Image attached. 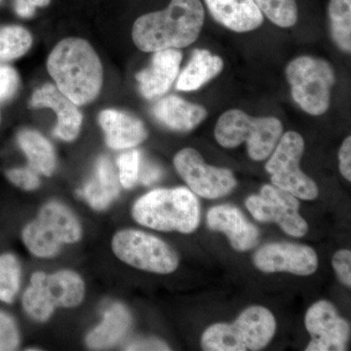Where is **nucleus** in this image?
I'll return each mask as SVG.
<instances>
[{"label": "nucleus", "mask_w": 351, "mask_h": 351, "mask_svg": "<svg viewBox=\"0 0 351 351\" xmlns=\"http://www.w3.org/2000/svg\"><path fill=\"white\" fill-rule=\"evenodd\" d=\"M204 20V7L200 0H172L164 10L138 18L132 38L144 52L180 49L195 43Z\"/></svg>", "instance_id": "nucleus-1"}, {"label": "nucleus", "mask_w": 351, "mask_h": 351, "mask_svg": "<svg viewBox=\"0 0 351 351\" xmlns=\"http://www.w3.org/2000/svg\"><path fill=\"white\" fill-rule=\"evenodd\" d=\"M47 69L58 89L76 106L91 103L103 85V68L93 47L82 38L60 41L48 57Z\"/></svg>", "instance_id": "nucleus-2"}, {"label": "nucleus", "mask_w": 351, "mask_h": 351, "mask_svg": "<svg viewBox=\"0 0 351 351\" xmlns=\"http://www.w3.org/2000/svg\"><path fill=\"white\" fill-rule=\"evenodd\" d=\"M140 225L160 232L191 233L200 223V206L189 189H159L138 198L132 209Z\"/></svg>", "instance_id": "nucleus-3"}, {"label": "nucleus", "mask_w": 351, "mask_h": 351, "mask_svg": "<svg viewBox=\"0 0 351 351\" xmlns=\"http://www.w3.org/2000/svg\"><path fill=\"white\" fill-rule=\"evenodd\" d=\"M276 331L274 314L265 307L245 309L232 324L217 323L203 332L201 346L207 351H257L269 345Z\"/></svg>", "instance_id": "nucleus-4"}, {"label": "nucleus", "mask_w": 351, "mask_h": 351, "mask_svg": "<svg viewBox=\"0 0 351 351\" xmlns=\"http://www.w3.org/2000/svg\"><path fill=\"white\" fill-rule=\"evenodd\" d=\"M282 133V123L276 117H252L240 110L223 113L215 127L219 145L233 149L247 143L249 156L255 161L272 154Z\"/></svg>", "instance_id": "nucleus-5"}, {"label": "nucleus", "mask_w": 351, "mask_h": 351, "mask_svg": "<svg viewBox=\"0 0 351 351\" xmlns=\"http://www.w3.org/2000/svg\"><path fill=\"white\" fill-rule=\"evenodd\" d=\"M84 297L85 284L75 271L60 270L53 274L36 271L23 295L22 304L32 319L46 322L57 307L78 306Z\"/></svg>", "instance_id": "nucleus-6"}, {"label": "nucleus", "mask_w": 351, "mask_h": 351, "mask_svg": "<svg viewBox=\"0 0 351 351\" xmlns=\"http://www.w3.org/2000/svg\"><path fill=\"white\" fill-rule=\"evenodd\" d=\"M82 237V228L75 214L62 203L51 201L38 218L25 226L23 242L38 258L55 257L64 244H75Z\"/></svg>", "instance_id": "nucleus-7"}, {"label": "nucleus", "mask_w": 351, "mask_h": 351, "mask_svg": "<svg viewBox=\"0 0 351 351\" xmlns=\"http://www.w3.org/2000/svg\"><path fill=\"white\" fill-rule=\"evenodd\" d=\"M291 94L298 105L311 115L327 112L334 85V69L325 60L302 56L293 60L286 68Z\"/></svg>", "instance_id": "nucleus-8"}, {"label": "nucleus", "mask_w": 351, "mask_h": 351, "mask_svg": "<svg viewBox=\"0 0 351 351\" xmlns=\"http://www.w3.org/2000/svg\"><path fill=\"white\" fill-rule=\"evenodd\" d=\"M304 151V141L297 132L281 136L274 152L265 165L274 186L302 200L315 199L319 193L316 182L304 174L300 162Z\"/></svg>", "instance_id": "nucleus-9"}, {"label": "nucleus", "mask_w": 351, "mask_h": 351, "mask_svg": "<svg viewBox=\"0 0 351 351\" xmlns=\"http://www.w3.org/2000/svg\"><path fill=\"white\" fill-rule=\"evenodd\" d=\"M113 253L122 262L158 274H170L179 267V257L169 245L149 233L124 230L113 237Z\"/></svg>", "instance_id": "nucleus-10"}, {"label": "nucleus", "mask_w": 351, "mask_h": 351, "mask_svg": "<svg viewBox=\"0 0 351 351\" xmlns=\"http://www.w3.org/2000/svg\"><path fill=\"white\" fill-rule=\"evenodd\" d=\"M245 205L254 219L276 223L290 237H302L308 232V225L299 212V198L274 184H265L260 195L249 196Z\"/></svg>", "instance_id": "nucleus-11"}, {"label": "nucleus", "mask_w": 351, "mask_h": 351, "mask_svg": "<svg viewBox=\"0 0 351 351\" xmlns=\"http://www.w3.org/2000/svg\"><path fill=\"white\" fill-rule=\"evenodd\" d=\"M174 166L189 189L201 197L208 199L223 197L237 186L232 171L205 163L199 152L191 147L176 154Z\"/></svg>", "instance_id": "nucleus-12"}, {"label": "nucleus", "mask_w": 351, "mask_h": 351, "mask_svg": "<svg viewBox=\"0 0 351 351\" xmlns=\"http://www.w3.org/2000/svg\"><path fill=\"white\" fill-rule=\"evenodd\" d=\"M304 324L311 341L306 351H343L350 338V323L331 302L319 301L307 309Z\"/></svg>", "instance_id": "nucleus-13"}, {"label": "nucleus", "mask_w": 351, "mask_h": 351, "mask_svg": "<svg viewBox=\"0 0 351 351\" xmlns=\"http://www.w3.org/2000/svg\"><path fill=\"white\" fill-rule=\"evenodd\" d=\"M254 265L261 271L290 272L300 276H308L318 269L316 252L306 245L276 242L261 247L253 258Z\"/></svg>", "instance_id": "nucleus-14"}, {"label": "nucleus", "mask_w": 351, "mask_h": 351, "mask_svg": "<svg viewBox=\"0 0 351 351\" xmlns=\"http://www.w3.org/2000/svg\"><path fill=\"white\" fill-rule=\"evenodd\" d=\"M207 225L214 232L225 233L232 248L239 252L255 248L260 240L257 226L247 221L239 208L233 205L211 208L207 213Z\"/></svg>", "instance_id": "nucleus-15"}, {"label": "nucleus", "mask_w": 351, "mask_h": 351, "mask_svg": "<svg viewBox=\"0 0 351 351\" xmlns=\"http://www.w3.org/2000/svg\"><path fill=\"white\" fill-rule=\"evenodd\" d=\"M29 104L31 107L49 108L54 110L58 117L57 125L53 132L55 137L66 142H73L77 138L82 124V112L57 86L48 83L38 88L32 94Z\"/></svg>", "instance_id": "nucleus-16"}, {"label": "nucleus", "mask_w": 351, "mask_h": 351, "mask_svg": "<svg viewBox=\"0 0 351 351\" xmlns=\"http://www.w3.org/2000/svg\"><path fill=\"white\" fill-rule=\"evenodd\" d=\"M182 59V52L177 49L154 52L149 66L136 75L141 94L152 100L167 93L179 75Z\"/></svg>", "instance_id": "nucleus-17"}, {"label": "nucleus", "mask_w": 351, "mask_h": 351, "mask_svg": "<svg viewBox=\"0 0 351 351\" xmlns=\"http://www.w3.org/2000/svg\"><path fill=\"white\" fill-rule=\"evenodd\" d=\"M99 123L105 132L108 147L112 149H132L147 138L144 123L121 110H103L99 115Z\"/></svg>", "instance_id": "nucleus-18"}, {"label": "nucleus", "mask_w": 351, "mask_h": 351, "mask_svg": "<svg viewBox=\"0 0 351 351\" xmlns=\"http://www.w3.org/2000/svg\"><path fill=\"white\" fill-rule=\"evenodd\" d=\"M205 3L212 17L233 32H252L263 23L254 0H205Z\"/></svg>", "instance_id": "nucleus-19"}, {"label": "nucleus", "mask_w": 351, "mask_h": 351, "mask_svg": "<svg viewBox=\"0 0 351 351\" xmlns=\"http://www.w3.org/2000/svg\"><path fill=\"white\" fill-rule=\"evenodd\" d=\"M154 117L171 130L189 132L199 125L207 117V110L177 96H168L152 108Z\"/></svg>", "instance_id": "nucleus-20"}, {"label": "nucleus", "mask_w": 351, "mask_h": 351, "mask_svg": "<svg viewBox=\"0 0 351 351\" xmlns=\"http://www.w3.org/2000/svg\"><path fill=\"white\" fill-rule=\"evenodd\" d=\"M119 195V179L107 156L97 160L93 177L85 184L80 195L95 210H104L110 206Z\"/></svg>", "instance_id": "nucleus-21"}, {"label": "nucleus", "mask_w": 351, "mask_h": 351, "mask_svg": "<svg viewBox=\"0 0 351 351\" xmlns=\"http://www.w3.org/2000/svg\"><path fill=\"white\" fill-rule=\"evenodd\" d=\"M131 324L128 309L123 304H114L105 311L101 324L88 334L87 346L92 350L110 348L121 339Z\"/></svg>", "instance_id": "nucleus-22"}, {"label": "nucleus", "mask_w": 351, "mask_h": 351, "mask_svg": "<svg viewBox=\"0 0 351 351\" xmlns=\"http://www.w3.org/2000/svg\"><path fill=\"white\" fill-rule=\"evenodd\" d=\"M223 69L221 58L208 50L196 49L180 75L176 87L180 91H195L219 75Z\"/></svg>", "instance_id": "nucleus-23"}, {"label": "nucleus", "mask_w": 351, "mask_h": 351, "mask_svg": "<svg viewBox=\"0 0 351 351\" xmlns=\"http://www.w3.org/2000/svg\"><path fill=\"white\" fill-rule=\"evenodd\" d=\"M18 144L24 152L29 168L38 174L52 175L56 169V154L49 141L34 130H22L18 134Z\"/></svg>", "instance_id": "nucleus-24"}, {"label": "nucleus", "mask_w": 351, "mask_h": 351, "mask_svg": "<svg viewBox=\"0 0 351 351\" xmlns=\"http://www.w3.org/2000/svg\"><path fill=\"white\" fill-rule=\"evenodd\" d=\"M332 40L346 53L351 51V0H330L328 7Z\"/></svg>", "instance_id": "nucleus-25"}, {"label": "nucleus", "mask_w": 351, "mask_h": 351, "mask_svg": "<svg viewBox=\"0 0 351 351\" xmlns=\"http://www.w3.org/2000/svg\"><path fill=\"white\" fill-rule=\"evenodd\" d=\"M31 34L19 25L0 27V63L22 57L31 48Z\"/></svg>", "instance_id": "nucleus-26"}, {"label": "nucleus", "mask_w": 351, "mask_h": 351, "mask_svg": "<svg viewBox=\"0 0 351 351\" xmlns=\"http://www.w3.org/2000/svg\"><path fill=\"white\" fill-rule=\"evenodd\" d=\"M22 269L12 254L0 255V301L12 304L19 293Z\"/></svg>", "instance_id": "nucleus-27"}, {"label": "nucleus", "mask_w": 351, "mask_h": 351, "mask_svg": "<svg viewBox=\"0 0 351 351\" xmlns=\"http://www.w3.org/2000/svg\"><path fill=\"white\" fill-rule=\"evenodd\" d=\"M261 12L280 27L295 25L299 18L295 0H254Z\"/></svg>", "instance_id": "nucleus-28"}, {"label": "nucleus", "mask_w": 351, "mask_h": 351, "mask_svg": "<svg viewBox=\"0 0 351 351\" xmlns=\"http://www.w3.org/2000/svg\"><path fill=\"white\" fill-rule=\"evenodd\" d=\"M117 164H119L120 184L126 189L133 188L138 180L141 152L137 149L124 152L117 159Z\"/></svg>", "instance_id": "nucleus-29"}, {"label": "nucleus", "mask_w": 351, "mask_h": 351, "mask_svg": "<svg viewBox=\"0 0 351 351\" xmlns=\"http://www.w3.org/2000/svg\"><path fill=\"white\" fill-rule=\"evenodd\" d=\"M20 334L12 316L0 311V351L18 350Z\"/></svg>", "instance_id": "nucleus-30"}, {"label": "nucleus", "mask_w": 351, "mask_h": 351, "mask_svg": "<svg viewBox=\"0 0 351 351\" xmlns=\"http://www.w3.org/2000/svg\"><path fill=\"white\" fill-rule=\"evenodd\" d=\"M7 179L24 191H34L40 186L38 173L31 168H16L6 172Z\"/></svg>", "instance_id": "nucleus-31"}, {"label": "nucleus", "mask_w": 351, "mask_h": 351, "mask_svg": "<svg viewBox=\"0 0 351 351\" xmlns=\"http://www.w3.org/2000/svg\"><path fill=\"white\" fill-rule=\"evenodd\" d=\"M19 84V75L15 69L9 66H0V101L13 98Z\"/></svg>", "instance_id": "nucleus-32"}, {"label": "nucleus", "mask_w": 351, "mask_h": 351, "mask_svg": "<svg viewBox=\"0 0 351 351\" xmlns=\"http://www.w3.org/2000/svg\"><path fill=\"white\" fill-rule=\"evenodd\" d=\"M332 267L338 278L346 287H351V252L339 250L335 254L332 260Z\"/></svg>", "instance_id": "nucleus-33"}, {"label": "nucleus", "mask_w": 351, "mask_h": 351, "mask_svg": "<svg viewBox=\"0 0 351 351\" xmlns=\"http://www.w3.org/2000/svg\"><path fill=\"white\" fill-rule=\"evenodd\" d=\"M339 168L341 175L348 182L351 181V137L343 141L339 152Z\"/></svg>", "instance_id": "nucleus-34"}, {"label": "nucleus", "mask_w": 351, "mask_h": 351, "mask_svg": "<svg viewBox=\"0 0 351 351\" xmlns=\"http://www.w3.org/2000/svg\"><path fill=\"white\" fill-rule=\"evenodd\" d=\"M50 0H15L16 13L23 18H31L38 7L47 6Z\"/></svg>", "instance_id": "nucleus-35"}, {"label": "nucleus", "mask_w": 351, "mask_h": 351, "mask_svg": "<svg viewBox=\"0 0 351 351\" xmlns=\"http://www.w3.org/2000/svg\"><path fill=\"white\" fill-rule=\"evenodd\" d=\"M161 176H162V171L160 168L152 163H144L142 170L140 169L138 172V178L145 186H149L158 181Z\"/></svg>", "instance_id": "nucleus-36"}, {"label": "nucleus", "mask_w": 351, "mask_h": 351, "mask_svg": "<svg viewBox=\"0 0 351 351\" xmlns=\"http://www.w3.org/2000/svg\"><path fill=\"white\" fill-rule=\"evenodd\" d=\"M127 350H169L165 343L156 339H145L127 346Z\"/></svg>", "instance_id": "nucleus-37"}]
</instances>
